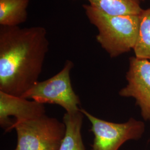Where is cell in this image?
I'll use <instances>...</instances> for the list:
<instances>
[{
  "label": "cell",
  "mask_w": 150,
  "mask_h": 150,
  "mask_svg": "<svg viewBox=\"0 0 150 150\" xmlns=\"http://www.w3.org/2000/svg\"><path fill=\"white\" fill-rule=\"evenodd\" d=\"M144 1H145V0H144ZM148 1H150V0H148Z\"/></svg>",
  "instance_id": "cell-12"
},
{
  "label": "cell",
  "mask_w": 150,
  "mask_h": 150,
  "mask_svg": "<svg viewBox=\"0 0 150 150\" xmlns=\"http://www.w3.org/2000/svg\"><path fill=\"white\" fill-rule=\"evenodd\" d=\"M30 0H0V25L19 26L27 18Z\"/></svg>",
  "instance_id": "cell-9"
},
{
  "label": "cell",
  "mask_w": 150,
  "mask_h": 150,
  "mask_svg": "<svg viewBox=\"0 0 150 150\" xmlns=\"http://www.w3.org/2000/svg\"><path fill=\"white\" fill-rule=\"evenodd\" d=\"M141 1H144V0H141Z\"/></svg>",
  "instance_id": "cell-13"
},
{
  "label": "cell",
  "mask_w": 150,
  "mask_h": 150,
  "mask_svg": "<svg viewBox=\"0 0 150 150\" xmlns=\"http://www.w3.org/2000/svg\"><path fill=\"white\" fill-rule=\"evenodd\" d=\"M46 114L43 103L0 91V126L5 132L19 123Z\"/></svg>",
  "instance_id": "cell-7"
},
{
  "label": "cell",
  "mask_w": 150,
  "mask_h": 150,
  "mask_svg": "<svg viewBox=\"0 0 150 150\" xmlns=\"http://www.w3.org/2000/svg\"><path fill=\"white\" fill-rule=\"evenodd\" d=\"M13 129L17 137L15 150H59L66 126L63 121L45 114L14 123Z\"/></svg>",
  "instance_id": "cell-3"
},
{
  "label": "cell",
  "mask_w": 150,
  "mask_h": 150,
  "mask_svg": "<svg viewBox=\"0 0 150 150\" xmlns=\"http://www.w3.org/2000/svg\"><path fill=\"white\" fill-rule=\"evenodd\" d=\"M81 111L91 123L94 136L92 150H118L126 142L141 139L145 132L144 123L134 118L125 123H114L97 118L85 109Z\"/></svg>",
  "instance_id": "cell-5"
},
{
  "label": "cell",
  "mask_w": 150,
  "mask_h": 150,
  "mask_svg": "<svg viewBox=\"0 0 150 150\" xmlns=\"http://www.w3.org/2000/svg\"><path fill=\"white\" fill-rule=\"evenodd\" d=\"M86 16L98 33L97 41L111 58L134 50L138 36L139 15H110L83 5Z\"/></svg>",
  "instance_id": "cell-2"
},
{
  "label": "cell",
  "mask_w": 150,
  "mask_h": 150,
  "mask_svg": "<svg viewBox=\"0 0 150 150\" xmlns=\"http://www.w3.org/2000/svg\"><path fill=\"white\" fill-rule=\"evenodd\" d=\"M135 57L150 60V7L139 15L138 36L134 48Z\"/></svg>",
  "instance_id": "cell-11"
},
{
  "label": "cell",
  "mask_w": 150,
  "mask_h": 150,
  "mask_svg": "<svg viewBox=\"0 0 150 150\" xmlns=\"http://www.w3.org/2000/svg\"><path fill=\"white\" fill-rule=\"evenodd\" d=\"M49 47L42 26H0V91L22 97L37 82Z\"/></svg>",
  "instance_id": "cell-1"
},
{
  "label": "cell",
  "mask_w": 150,
  "mask_h": 150,
  "mask_svg": "<svg viewBox=\"0 0 150 150\" xmlns=\"http://www.w3.org/2000/svg\"><path fill=\"white\" fill-rule=\"evenodd\" d=\"M84 117L81 110L77 112L64 113L62 121L66 131L59 150H86L81 134Z\"/></svg>",
  "instance_id": "cell-8"
},
{
  "label": "cell",
  "mask_w": 150,
  "mask_h": 150,
  "mask_svg": "<svg viewBox=\"0 0 150 150\" xmlns=\"http://www.w3.org/2000/svg\"><path fill=\"white\" fill-rule=\"evenodd\" d=\"M90 5L110 15H139L141 0H87Z\"/></svg>",
  "instance_id": "cell-10"
},
{
  "label": "cell",
  "mask_w": 150,
  "mask_h": 150,
  "mask_svg": "<svg viewBox=\"0 0 150 150\" xmlns=\"http://www.w3.org/2000/svg\"><path fill=\"white\" fill-rule=\"evenodd\" d=\"M126 78L127 84L120 91L119 95L134 98L142 117L150 121V60L131 57Z\"/></svg>",
  "instance_id": "cell-6"
},
{
  "label": "cell",
  "mask_w": 150,
  "mask_h": 150,
  "mask_svg": "<svg viewBox=\"0 0 150 150\" xmlns=\"http://www.w3.org/2000/svg\"><path fill=\"white\" fill-rule=\"evenodd\" d=\"M73 67L74 63L66 61L57 74L47 80L38 81L22 97L43 104L57 105L68 113L80 111V100L74 90L71 80L70 74Z\"/></svg>",
  "instance_id": "cell-4"
}]
</instances>
